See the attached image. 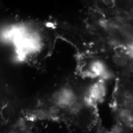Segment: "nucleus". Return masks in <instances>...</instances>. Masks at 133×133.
Returning a JSON list of instances; mask_svg holds the SVG:
<instances>
[{
  "mask_svg": "<svg viewBox=\"0 0 133 133\" xmlns=\"http://www.w3.org/2000/svg\"><path fill=\"white\" fill-rule=\"evenodd\" d=\"M111 61L114 66L119 69L126 70L131 61L123 49L122 51L114 52L111 57Z\"/></svg>",
  "mask_w": 133,
  "mask_h": 133,
  "instance_id": "obj_3",
  "label": "nucleus"
},
{
  "mask_svg": "<svg viewBox=\"0 0 133 133\" xmlns=\"http://www.w3.org/2000/svg\"><path fill=\"white\" fill-rule=\"evenodd\" d=\"M78 75L91 80H102L106 82L114 76L105 61L99 57L91 55H85L80 58Z\"/></svg>",
  "mask_w": 133,
  "mask_h": 133,
  "instance_id": "obj_2",
  "label": "nucleus"
},
{
  "mask_svg": "<svg viewBox=\"0 0 133 133\" xmlns=\"http://www.w3.org/2000/svg\"><path fill=\"white\" fill-rule=\"evenodd\" d=\"M125 70L130 75L133 76V60H131Z\"/></svg>",
  "mask_w": 133,
  "mask_h": 133,
  "instance_id": "obj_4",
  "label": "nucleus"
},
{
  "mask_svg": "<svg viewBox=\"0 0 133 133\" xmlns=\"http://www.w3.org/2000/svg\"></svg>",
  "mask_w": 133,
  "mask_h": 133,
  "instance_id": "obj_5",
  "label": "nucleus"
},
{
  "mask_svg": "<svg viewBox=\"0 0 133 133\" xmlns=\"http://www.w3.org/2000/svg\"><path fill=\"white\" fill-rule=\"evenodd\" d=\"M54 26L35 19H16L2 34L21 64L39 67L52 54L57 38Z\"/></svg>",
  "mask_w": 133,
  "mask_h": 133,
  "instance_id": "obj_1",
  "label": "nucleus"
}]
</instances>
